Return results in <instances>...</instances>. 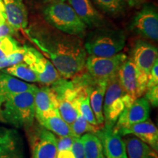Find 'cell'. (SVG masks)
Here are the masks:
<instances>
[{"label":"cell","mask_w":158,"mask_h":158,"mask_svg":"<svg viewBox=\"0 0 158 158\" xmlns=\"http://www.w3.org/2000/svg\"><path fill=\"white\" fill-rule=\"evenodd\" d=\"M32 158H56L57 138L43 126L36 128L31 135Z\"/></svg>","instance_id":"cell-10"},{"label":"cell","mask_w":158,"mask_h":158,"mask_svg":"<svg viewBox=\"0 0 158 158\" xmlns=\"http://www.w3.org/2000/svg\"><path fill=\"white\" fill-rule=\"evenodd\" d=\"M70 126L73 137L76 138H80L81 135L85 133L95 134L97 132L101 129L100 127H96L89 123L81 114Z\"/></svg>","instance_id":"cell-25"},{"label":"cell","mask_w":158,"mask_h":158,"mask_svg":"<svg viewBox=\"0 0 158 158\" xmlns=\"http://www.w3.org/2000/svg\"><path fill=\"white\" fill-rule=\"evenodd\" d=\"M127 56L124 54H118L111 57L89 56L85 63L86 73L98 81H109L116 76L122 64Z\"/></svg>","instance_id":"cell-9"},{"label":"cell","mask_w":158,"mask_h":158,"mask_svg":"<svg viewBox=\"0 0 158 158\" xmlns=\"http://www.w3.org/2000/svg\"><path fill=\"white\" fill-rule=\"evenodd\" d=\"M7 21L15 31L28 27V13L23 0H2Z\"/></svg>","instance_id":"cell-18"},{"label":"cell","mask_w":158,"mask_h":158,"mask_svg":"<svg viewBox=\"0 0 158 158\" xmlns=\"http://www.w3.org/2000/svg\"><path fill=\"white\" fill-rule=\"evenodd\" d=\"M116 133L120 136L133 135L157 152L158 130L155 124L149 118L144 122L132 124L127 127L122 128Z\"/></svg>","instance_id":"cell-16"},{"label":"cell","mask_w":158,"mask_h":158,"mask_svg":"<svg viewBox=\"0 0 158 158\" xmlns=\"http://www.w3.org/2000/svg\"><path fill=\"white\" fill-rule=\"evenodd\" d=\"M150 114V104L144 97L136 99L123 110L113 128L114 132L132 124L146 121Z\"/></svg>","instance_id":"cell-11"},{"label":"cell","mask_w":158,"mask_h":158,"mask_svg":"<svg viewBox=\"0 0 158 158\" xmlns=\"http://www.w3.org/2000/svg\"><path fill=\"white\" fill-rule=\"evenodd\" d=\"M78 17L89 28L108 27V23L101 13L97 10L91 0H67Z\"/></svg>","instance_id":"cell-14"},{"label":"cell","mask_w":158,"mask_h":158,"mask_svg":"<svg viewBox=\"0 0 158 158\" xmlns=\"http://www.w3.org/2000/svg\"><path fill=\"white\" fill-rule=\"evenodd\" d=\"M22 46L12 36L0 40V59L19 51Z\"/></svg>","instance_id":"cell-27"},{"label":"cell","mask_w":158,"mask_h":158,"mask_svg":"<svg viewBox=\"0 0 158 158\" xmlns=\"http://www.w3.org/2000/svg\"><path fill=\"white\" fill-rule=\"evenodd\" d=\"M79 109H80L81 114L83 116L85 119L89 123L92 124V125L96 126V127H99L102 128L99 125L97 119L95 118V116L93 113L92 108H91L90 103H89V92L87 94L83 95L81 98H80V103H79Z\"/></svg>","instance_id":"cell-26"},{"label":"cell","mask_w":158,"mask_h":158,"mask_svg":"<svg viewBox=\"0 0 158 158\" xmlns=\"http://www.w3.org/2000/svg\"><path fill=\"white\" fill-rule=\"evenodd\" d=\"M95 5L105 14L118 18L125 14L127 2L125 0H92Z\"/></svg>","instance_id":"cell-23"},{"label":"cell","mask_w":158,"mask_h":158,"mask_svg":"<svg viewBox=\"0 0 158 158\" xmlns=\"http://www.w3.org/2000/svg\"><path fill=\"white\" fill-rule=\"evenodd\" d=\"M37 88L36 85L23 81L0 70V103L12 95Z\"/></svg>","instance_id":"cell-19"},{"label":"cell","mask_w":158,"mask_h":158,"mask_svg":"<svg viewBox=\"0 0 158 158\" xmlns=\"http://www.w3.org/2000/svg\"><path fill=\"white\" fill-rule=\"evenodd\" d=\"M0 158H25L22 139L17 130L0 126Z\"/></svg>","instance_id":"cell-15"},{"label":"cell","mask_w":158,"mask_h":158,"mask_svg":"<svg viewBox=\"0 0 158 158\" xmlns=\"http://www.w3.org/2000/svg\"><path fill=\"white\" fill-rule=\"evenodd\" d=\"M35 118L40 123L48 115L51 111L58 109V100L54 91L50 86H45L38 88L35 92Z\"/></svg>","instance_id":"cell-17"},{"label":"cell","mask_w":158,"mask_h":158,"mask_svg":"<svg viewBox=\"0 0 158 158\" xmlns=\"http://www.w3.org/2000/svg\"><path fill=\"white\" fill-rule=\"evenodd\" d=\"M26 33L49 59L61 78L73 79L84 72L87 54L82 38L65 34L45 21L35 23Z\"/></svg>","instance_id":"cell-1"},{"label":"cell","mask_w":158,"mask_h":158,"mask_svg":"<svg viewBox=\"0 0 158 158\" xmlns=\"http://www.w3.org/2000/svg\"><path fill=\"white\" fill-rule=\"evenodd\" d=\"M130 59L139 70L148 76L153 65L158 60V49L147 40H138L132 48Z\"/></svg>","instance_id":"cell-12"},{"label":"cell","mask_w":158,"mask_h":158,"mask_svg":"<svg viewBox=\"0 0 158 158\" xmlns=\"http://www.w3.org/2000/svg\"><path fill=\"white\" fill-rule=\"evenodd\" d=\"M16 32L13 27L7 23V21L5 24L0 27V40L7 36H12L14 33Z\"/></svg>","instance_id":"cell-33"},{"label":"cell","mask_w":158,"mask_h":158,"mask_svg":"<svg viewBox=\"0 0 158 158\" xmlns=\"http://www.w3.org/2000/svg\"><path fill=\"white\" fill-rule=\"evenodd\" d=\"M126 40L127 36L123 30L106 27L91 31L84 44L89 56L106 58L119 54L125 46Z\"/></svg>","instance_id":"cell-3"},{"label":"cell","mask_w":158,"mask_h":158,"mask_svg":"<svg viewBox=\"0 0 158 158\" xmlns=\"http://www.w3.org/2000/svg\"><path fill=\"white\" fill-rule=\"evenodd\" d=\"M134 101L122 89L117 75L110 78L108 81L102 105L104 127L114 128L123 110Z\"/></svg>","instance_id":"cell-5"},{"label":"cell","mask_w":158,"mask_h":158,"mask_svg":"<svg viewBox=\"0 0 158 158\" xmlns=\"http://www.w3.org/2000/svg\"><path fill=\"white\" fill-rule=\"evenodd\" d=\"M81 139L85 158H106L100 138L94 133H85Z\"/></svg>","instance_id":"cell-22"},{"label":"cell","mask_w":158,"mask_h":158,"mask_svg":"<svg viewBox=\"0 0 158 158\" xmlns=\"http://www.w3.org/2000/svg\"><path fill=\"white\" fill-rule=\"evenodd\" d=\"M39 124L51 131L54 135H57L59 137H64V136L73 137L70 124L64 121L59 114L58 109H54L51 111L46 117L40 122Z\"/></svg>","instance_id":"cell-21"},{"label":"cell","mask_w":158,"mask_h":158,"mask_svg":"<svg viewBox=\"0 0 158 158\" xmlns=\"http://www.w3.org/2000/svg\"><path fill=\"white\" fill-rule=\"evenodd\" d=\"M37 89L4 100L0 103V122L15 128L30 129L35 118L34 100Z\"/></svg>","instance_id":"cell-2"},{"label":"cell","mask_w":158,"mask_h":158,"mask_svg":"<svg viewBox=\"0 0 158 158\" xmlns=\"http://www.w3.org/2000/svg\"><path fill=\"white\" fill-rule=\"evenodd\" d=\"M117 76L122 89L133 100L146 92L148 76L139 70L130 58L127 57L120 67Z\"/></svg>","instance_id":"cell-6"},{"label":"cell","mask_w":158,"mask_h":158,"mask_svg":"<svg viewBox=\"0 0 158 158\" xmlns=\"http://www.w3.org/2000/svg\"><path fill=\"white\" fill-rule=\"evenodd\" d=\"M130 7L134 8H139L143 4V0H125Z\"/></svg>","instance_id":"cell-35"},{"label":"cell","mask_w":158,"mask_h":158,"mask_svg":"<svg viewBox=\"0 0 158 158\" xmlns=\"http://www.w3.org/2000/svg\"><path fill=\"white\" fill-rule=\"evenodd\" d=\"M145 98L153 107H157L158 106V86L147 89L146 90Z\"/></svg>","instance_id":"cell-30"},{"label":"cell","mask_w":158,"mask_h":158,"mask_svg":"<svg viewBox=\"0 0 158 158\" xmlns=\"http://www.w3.org/2000/svg\"><path fill=\"white\" fill-rule=\"evenodd\" d=\"M66 0H37L39 5H40L42 7H44L45 5H51V4L57 3V2H64Z\"/></svg>","instance_id":"cell-36"},{"label":"cell","mask_w":158,"mask_h":158,"mask_svg":"<svg viewBox=\"0 0 158 158\" xmlns=\"http://www.w3.org/2000/svg\"><path fill=\"white\" fill-rule=\"evenodd\" d=\"M56 158H74V156L71 150H64L57 152Z\"/></svg>","instance_id":"cell-34"},{"label":"cell","mask_w":158,"mask_h":158,"mask_svg":"<svg viewBox=\"0 0 158 158\" xmlns=\"http://www.w3.org/2000/svg\"><path fill=\"white\" fill-rule=\"evenodd\" d=\"M95 135L101 141L106 158H127L124 140L114 131L113 128L103 126Z\"/></svg>","instance_id":"cell-13"},{"label":"cell","mask_w":158,"mask_h":158,"mask_svg":"<svg viewBox=\"0 0 158 158\" xmlns=\"http://www.w3.org/2000/svg\"><path fill=\"white\" fill-rule=\"evenodd\" d=\"M23 62H25L37 76V82L44 86H51L59 78L58 71L49 59L36 48L24 45Z\"/></svg>","instance_id":"cell-7"},{"label":"cell","mask_w":158,"mask_h":158,"mask_svg":"<svg viewBox=\"0 0 158 158\" xmlns=\"http://www.w3.org/2000/svg\"><path fill=\"white\" fill-rule=\"evenodd\" d=\"M130 31L144 39L157 42L158 40V12L152 4L145 3L134 15L130 25Z\"/></svg>","instance_id":"cell-8"},{"label":"cell","mask_w":158,"mask_h":158,"mask_svg":"<svg viewBox=\"0 0 158 158\" xmlns=\"http://www.w3.org/2000/svg\"><path fill=\"white\" fill-rule=\"evenodd\" d=\"M23 55H24V48H23V46H22V48L19 51L1 59H0V70L23 62Z\"/></svg>","instance_id":"cell-28"},{"label":"cell","mask_w":158,"mask_h":158,"mask_svg":"<svg viewBox=\"0 0 158 158\" xmlns=\"http://www.w3.org/2000/svg\"><path fill=\"white\" fill-rule=\"evenodd\" d=\"M1 71L5 73L10 75L18 79L23 81L24 82L35 83L37 82V76H35L30 68L25 62H21L19 64L9 67Z\"/></svg>","instance_id":"cell-24"},{"label":"cell","mask_w":158,"mask_h":158,"mask_svg":"<svg viewBox=\"0 0 158 158\" xmlns=\"http://www.w3.org/2000/svg\"><path fill=\"white\" fill-rule=\"evenodd\" d=\"M72 136H64L57 138V152L64 150H71L73 145Z\"/></svg>","instance_id":"cell-31"},{"label":"cell","mask_w":158,"mask_h":158,"mask_svg":"<svg viewBox=\"0 0 158 158\" xmlns=\"http://www.w3.org/2000/svg\"><path fill=\"white\" fill-rule=\"evenodd\" d=\"M7 22V15L5 13H2L0 12V27Z\"/></svg>","instance_id":"cell-37"},{"label":"cell","mask_w":158,"mask_h":158,"mask_svg":"<svg viewBox=\"0 0 158 158\" xmlns=\"http://www.w3.org/2000/svg\"><path fill=\"white\" fill-rule=\"evenodd\" d=\"M71 151H72L73 154L74 158H85L84 147H83V143L81 139V137H73Z\"/></svg>","instance_id":"cell-29"},{"label":"cell","mask_w":158,"mask_h":158,"mask_svg":"<svg viewBox=\"0 0 158 158\" xmlns=\"http://www.w3.org/2000/svg\"><path fill=\"white\" fill-rule=\"evenodd\" d=\"M124 142L127 158H158L157 152L133 135H126Z\"/></svg>","instance_id":"cell-20"},{"label":"cell","mask_w":158,"mask_h":158,"mask_svg":"<svg viewBox=\"0 0 158 158\" xmlns=\"http://www.w3.org/2000/svg\"><path fill=\"white\" fill-rule=\"evenodd\" d=\"M155 86H158V60L153 65L148 76L147 89Z\"/></svg>","instance_id":"cell-32"},{"label":"cell","mask_w":158,"mask_h":158,"mask_svg":"<svg viewBox=\"0 0 158 158\" xmlns=\"http://www.w3.org/2000/svg\"><path fill=\"white\" fill-rule=\"evenodd\" d=\"M45 21L65 34L84 38L87 26L83 22L73 9L64 2L45 5L42 8Z\"/></svg>","instance_id":"cell-4"},{"label":"cell","mask_w":158,"mask_h":158,"mask_svg":"<svg viewBox=\"0 0 158 158\" xmlns=\"http://www.w3.org/2000/svg\"><path fill=\"white\" fill-rule=\"evenodd\" d=\"M0 12H2V13H5V6H4L2 0H0Z\"/></svg>","instance_id":"cell-38"}]
</instances>
